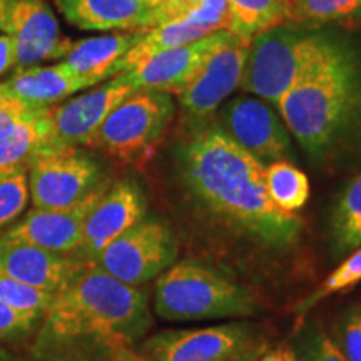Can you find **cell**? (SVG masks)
Returning <instances> with one entry per match:
<instances>
[{
  "instance_id": "obj_1",
  "label": "cell",
  "mask_w": 361,
  "mask_h": 361,
  "mask_svg": "<svg viewBox=\"0 0 361 361\" xmlns=\"http://www.w3.org/2000/svg\"><path fill=\"white\" fill-rule=\"evenodd\" d=\"M151 326L146 291L82 269L54 295L30 345L32 361H135Z\"/></svg>"
},
{
  "instance_id": "obj_2",
  "label": "cell",
  "mask_w": 361,
  "mask_h": 361,
  "mask_svg": "<svg viewBox=\"0 0 361 361\" xmlns=\"http://www.w3.org/2000/svg\"><path fill=\"white\" fill-rule=\"evenodd\" d=\"M184 186L221 223L269 247H288L303 221L273 204L264 186V162L209 126L179 151Z\"/></svg>"
},
{
  "instance_id": "obj_3",
  "label": "cell",
  "mask_w": 361,
  "mask_h": 361,
  "mask_svg": "<svg viewBox=\"0 0 361 361\" xmlns=\"http://www.w3.org/2000/svg\"><path fill=\"white\" fill-rule=\"evenodd\" d=\"M276 107L308 156L326 161L361 126V52L350 40L326 34Z\"/></svg>"
},
{
  "instance_id": "obj_4",
  "label": "cell",
  "mask_w": 361,
  "mask_h": 361,
  "mask_svg": "<svg viewBox=\"0 0 361 361\" xmlns=\"http://www.w3.org/2000/svg\"><path fill=\"white\" fill-rule=\"evenodd\" d=\"M246 288L194 261H180L157 276L154 311L166 322L246 318L258 313Z\"/></svg>"
},
{
  "instance_id": "obj_5",
  "label": "cell",
  "mask_w": 361,
  "mask_h": 361,
  "mask_svg": "<svg viewBox=\"0 0 361 361\" xmlns=\"http://www.w3.org/2000/svg\"><path fill=\"white\" fill-rule=\"evenodd\" d=\"M326 34L295 22H284L259 34L247 44L239 89L278 106L318 54Z\"/></svg>"
},
{
  "instance_id": "obj_6",
  "label": "cell",
  "mask_w": 361,
  "mask_h": 361,
  "mask_svg": "<svg viewBox=\"0 0 361 361\" xmlns=\"http://www.w3.org/2000/svg\"><path fill=\"white\" fill-rule=\"evenodd\" d=\"M174 117V99L162 90L137 89L104 119L87 146L123 164L137 166L152 156Z\"/></svg>"
},
{
  "instance_id": "obj_7",
  "label": "cell",
  "mask_w": 361,
  "mask_h": 361,
  "mask_svg": "<svg viewBox=\"0 0 361 361\" xmlns=\"http://www.w3.org/2000/svg\"><path fill=\"white\" fill-rule=\"evenodd\" d=\"M102 166L80 147L51 149L27 166V184L34 207L66 209L107 184Z\"/></svg>"
},
{
  "instance_id": "obj_8",
  "label": "cell",
  "mask_w": 361,
  "mask_h": 361,
  "mask_svg": "<svg viewBox=\"0 0 361 361\" xmlns=\"http://www.w3.org/2000/svg\"><path fill=\"white\" fill-rule=\"evenodd\" d=\"M256 331L245 323L162 331L135 346V361H252Z\"/></svg>"
},
{
  "instance_id": "obj_9",
  "label": "cell",
  "mask_w": 361,
  "mask_h": 361,
  "mask_svg": "<svg viewBox=\"0 0 361 361\" xmlns=\"http://www.w3.org/2000/svg\"><path fill=\"white\" fill-rule=\"evenodd\" d=\"M178 245L171 229L156 218H144L114 239L94 266L117 281L141 286L174 264Z\"/></svg>"
},
{
  "instance_id": "obj_10",
  "label": "cell",
  "mask_w": 361,
  "mask_h": 361,
  "mask_svg": "<svg viewBox=\"0 0 361 361\" xmlns=\"http://www.w3.org/2000/svg\"><path fill=\"white\" fill-rule=\"evenodd\" d=\"M0 32L16 45V69L62 59L72 45L47 0H6Z\"/></svg>"
},
{
  "instance_id": "obj_11",
  "label": "cell",
  "mask_w": 361,
  "mask_h": 361,
  "mask_svg": "<svg viewBox=\"0 0 361 361\" xmlns=\"http://www.w3.org/2000/svg\"><path fill=\"white\" fill-rule=\"evenodd\" d=\"M223 130L247 152L264 159L288 161L293 156L291 135L268 102L238 96L224 104Z\"/></svg>"
},
{
  "instance_id": "obj_12",
  "label": "cell",
  "mask_w": 361,
  "mask_h": 361,
  "mask_svg": "<svg viewBox=\"0 0 361 361\" xmlns=\"http://www.w3.org/2000/svg\"><path fill=\"white\" fill-rule=\"evenodd\" d=\"M133 90L123 75H116L89 92L49 107L54 149L87 146L109 112Z\"/></svg>"
},
{
  "instance_id": "obj_13",
  "label": "cell",
  "mask_w": 361,
  "mask_h": 361,
  "mask_svg": "<svg viewBox=\"0 0 361 361\" xmlns=\"http://www.w3.org/2000/svg\"><path fill=\"white\" fill-rule=\"evenodd\" d=\"M147 202L142 189L130 179L111 183L85 221L82 241L74 256L92 264L114 239L142 221Z\"/></svg>"
},
{
  "instance_id": "obj_14",
  "label": "cell",
  "mask_w": 361,
  "mask_h": 361,
  "mask_svg": "<svg viewBox=\"0 0 361 361\" xmlns=\"http://www.w3.org/2000/svg\"><path fill=\"white\" fill-rule=\"evenodd\" d=\"M111 180L90 194L79 204L66 209H39L32 207L17 221L2 229L0 234L13 241L27 243L57 255H75L82 241L85 221Z\"/></svg>"
},
{
  "instance_id": "obj_15",
  "label": "cell",
  "mask_w": 361,
  "mask_h": 361,
  "mask_svg": "<svg viewBox=\"0 0 361 361\" xmlns=\"http://www.w3.org/2000/svg\"><path fill=\"white\" fill-rule=\"evenodd\" d=\"M233 39L234 35L228 30H214L200 40L156 54L119 75H123L134 90L152 89L176 96L207 59Z\"/></svg>"
},
{
  "instance_id": "obj_16",
  "label": "cell",
  "mask_w": 361,
  "mask_h": 361,
  "mask_svg": "<svg viewBox=\"0 0 361 361\" xmlns=\"http://www.w3.org/2000/svg\"><path fill=\"white\" fill-rule=\"evenodd\" d=\"M247 56V44L234 37L204 62L192 79L176 94L188 116L204 121L234 90L239 89Z\"/></svg>"
},
{
  "instance_id": "obj_17",
  "label": "cell",
  "mask_w": 361,
  "mask_h": 361,
  "mask_svg": "<svg viewBox=\"0 0 361 361\" xmlns=\"http://www.w3.org/2000/svg\"><path fill=\"white\" fill-rule=\"evenodd\" d=\"M87 263L0 234V274L56 295Z\"/></svg>"
},
{
  "instance_id": "obj_18",
  "label": "cell",
  "mask_w": 361,
  "mask_h": 361,
  "mask_svg": "<svg viewBox=\"0 0 361 361\" xmlns=\"http://www.w3.org/2000/svg\"><path fill=\"white\" fill-rule=\"evenodd\" d=\"M161 0H56L71 25L92 32H129L157 25Z\"/></svg>"
},
{
  "instance_id": "obj_19",
  "label": "cell",
  "mask_w": 361,
  "mask_h": 361,
  "mask_svg": "<svg viewBox=\"0 0 361 361\" xmlns=\"http://www.w3.org/2000/svg\"><path fill=\"white\" fill-rule=\"evenodd\" d=\"M84 89H90V85L62 62L16 69L11 78L0 82V92L4 96L16 99L32 109H49Z\"/></svg>"
},
{
  "instance_id": "obj_20",
  "label": "cell",
  "mask_w": 361,
  "mask_h": 361,
  "mask_svg": "<svg viewBox=\"0 0 361 361\" xmlns=\"http://www.w3.org/2000/svg\"><path fill=\"white\" fill-rule=\"evenodd\" d=\"M147 29L129 30V32H109L99 37H90L72 42L69 52L62 57L71 72L84 79L90 87L116 78V67Z\"/></svg>"
},
{
  "instance_id": "obj_21",
  "label": "cell",
  "mask_w": 361,
  "mask_h": 361,
  "mask_svg": "<svg viewBox=\"0 0 361 361\" xmlns=\"http://www.w3.org/2000/svg\"><path fill=\"white\" fill-rule=\"evenodd\" d=\"M54 149L49 109H30L0 130V171L27 169L39 154Z\"/></svg>"
},
{
  "instance_id": "obj_22",
  "label": "cell",
  "mask_w": 361,
  "mask_h": 361,
  "mask_svg": "<svg viewBox=\"0 0 361 361\" xmlns=\"http://www.w3.org/2000/svg\"><path fill=\"white\" fill-rule=\"evenodd\" d=\"M229 20L226 30L243 42L288 22L291 0H226Z\"/></svg>"
},
{
  "instance_id": "obj_23",
  "label": "cell",
  "mask_w": 361,
  "mask_h": 361,
  "mask_svg": "<svg viewBox=\"0 0 361 361\" xmlns=\"http://www.w3.org/2000/svg\"><path fill=\"white\" fill-rule=\"evenodd\" d=\"M211 30L202 29V27L188 25V24H174V22H166V24H157L146 30V34L139 39L126 56L121 59L116 67V75L133 69L139 62L156 56V54L171 51V49L180 47V45L194 42L206 37Z\"/></svg>"
},
{
  "instance_id": "obj_24",
  "label": "cell",
  "mask_w": 361,
  "mask_h": 361,
  "mask_svg": "<svg viewBox=\"0 0 361 361\" xmlns=\"http://www.w3.org/2000/svg\"><path fill=\"white\" fill-rule=\"evenodd\" d=\"M264 186L273 204L284 213L298 214L308 202L310 179L290 161L264 164Z\"/></svg>"
},
{
  "instance_id": "obj_25",
  "label": "cell",
  "mask_w": 361,
  "mask_h": 361,
  "mask_svg": "<svg viewBox=\"0 0 361 361\" xmlns=\"http://www.w3.org/2000/svg\"><path fill=\"white\" fill-rule=\"evenodd\" d=\"M331 238L338 255L361 246V173L338 196L331 214Z\"/></svg>"
},
{
  "instance_id": "obj_26",
  "label": "cell",
  "mask_w": 361,
  "mask_h": 361,
  "mask_svg": "<svg viewBox=\"0 0 361 361\" xmlns=\"http://www.w3.org/2000/svg\"><path fill=\"white\" fill-rule=\"evenodd\" d=\"M229 20L226 0H161L157 8V24L174 22L202 27L211 30H226Z\"/></svg>"
},
{
  "instance_id": "obj_27",
  "label": "cell",
  "mask_w": 361,
  "mask_h": 361,
  "mask_svg": "<svg viewBox=\"0 0 361 361\" xmlns=\"http://www.w3.org/2000/svg\"><path fill=\"white\" fill-rule=\"evenodd\" d=\"M361 19V0H291L288 22L319 29Z\"/></svg>"
},
{
  "instance_id": "obj_28",
  "label": "cell",
  "mask_w": 361,
  "mask_h": 361,
  "mask_svg": "<svg viewBox=\"0 0 361 361\" xmlns=\"http://www.w3.org/2000/svg\"><path fill=\"white\" fill-rule=\"evenodd\" d=\"M361 283V246L351 251L343 263L333 271L329 276L318 286L316 290L305 298L300 305L296 306L298 316H305L314 308L319 301L326 298L338 295V293L348 291Z\"/></svg>"
},
{
  "instance_id": "obj_29",
  "label": "cell",
  "mask_w": 361,
  "mask_h": 361,
  "mask_svg": "<svg viewBox=\"0 0 361 361\" xmlns=\"http://www.w3.org/2000/svg\"><path fill=\"white\" fill-rule=\"evenodd\" d=\"M52 298V293L39 290V288L30 286V284L0 274V301L11 306L12 310L19 311V313L42 319Z\"/></svg>"
},
{
  "instance_id": "obj_30",
  "label": "cell",
  "mask_w": 361,
  "mask_h": 361,
  "mask_svg": "<svg viewBox=\"0 0 361 361\" xmlns=\"http://www.w3.org/2000/svg\"><path fill=\"white\" fill-rule=\"evenodd\" d=\"M29 201L27 169H17L0 179V231L20 218Z\"/></svg>"
},
{
  "instance_id": "obj_31",
  "label": "cell",
  "mask_w": 361,
  "mask_h": 361,
  "mask_svg": "<svg viewBox=\"0 0 361 361\" xmlns=\"http://www.w3.org/2000/svg\"><path fill=\"white\" fill-rule=\"evenodd\" d=\"M295 355L298 361H346L333 336L314 328L301 333Z\"/></svg>"
},
{
  "instance_id": "obj_32",
  "label": "cell",
  "mask_w": 361,
  "mask_h": 361,
  "mask_svg": "<svg viewBox=\"0 0 361 361\" xmlns=\"http://www.w3.org/2000/svg\"><path fill=\"white\" fill-rule=\"evenodd\" d=\"M40 323V318L12 310L0 301V343L22 345L32 338Z\"/></svg>"
},
{
  "instance_id": "obj_33",
  "label": "cell",
  "mask_w": 361,
  "mask_h": 361,
  "mask_svg": "<svg viewBox=\"0 0 361 361\" xmlns=\"http://www.w3.org/2000/svg\"><path fill=\"white\" fill-rule=\"evenodd\" d=\"M346 361H361V306H350L341 314L333 338Z\"/></svg>"
},
{
  "instance_id": "obj_34",
  "label": "cell",
  "mask_w": 361,
  "mask_h": 361,
  "mask_svg": "<svg viewBox=\"0 0 361 361\" xmlns=\"http://www.w3.org/2000/svg\"><path fill=\"white\" fill-rule=\"evenodd\" d=\"M32 107H27L24 104H20L16 99L4 96L0 92V130L6 126L13 123L16 119H19L20 116H24L25 112H29Z\"/></svg>"
},
{
  "instance_id": "obj_35",
  "label": "cell",
  "mask_w": 361,
  "mask_h": 361,
  "mask_svg": "<svg viewBox=\"0 0 361 361\" xmlns=\"http://www.w3.org/2000/svg\"><path fill=\"white\" fill-rule=\"evenodd\" d=\"M16 45H13L12 39L8 35L0 34V78H4L8 71L16 69Z\"/></svg>"
},
{
  "instance_id": "obj_36",
  "label": "cell",
  "mask_w": 361,
  "mask_h": 361,
  "mask_svg": "<svg viewBox=\"0 0 361 361\" xmlns=\"http://www.w3.org/2000/svg\"><path fill=\"white\" fill-rule=\"evenodd\" d=\"M259 361H284V350L283 348L268 350L263 356H261Z\"/></svg>"
},
{
  "instance_id": "obj_37",
  "label": "cell",
  "mask_w": 361,
  "mask_h": 361,
  "mask_svg": "<svg viewBox=\"0 0 361 361\" xmlns=\"http://www.w3.org/2000/svg\"><path fill=\"white\" fill-rule=\"evenodd\" d=\"M0 361H24V360L19 358L17 355H13L11 350L4 348L2 343H0Z\"/></svg>"
},
{
  "instance_id": "obj_38",
  "label": "cell",
  "mask_w": 361,
  "mask_h": 361,
  "mask_svg": "<svg viewBox=\"0 0 361 361\" xmlns=\"http://www.w3.org/2000/svg\"><path fill=\"white\" fill-rule=\"evenodd\" d=\"M284 361H298L295 351H293L290 346H284Z\"/></svg>"
},
{
  "instance_id": "obj_39",
  "label": "cell",
  "mask_w": 361,
  "mask_h": 361,
  "mask_svg": "<svg viewBox=\"0 0 361 361\" xmlns=\"http://www.w3.org/2000/svg\"><path fill=\"white\" fill-rule=\"evenodd\" d=\"M4 7H6V0H0V22H2V16H4Z\"/></svg>"
},
{
  "instance_id": "obj_40",
  "label": "cell",
  "mask_w": 361,
  "mask_h": 361,
  "mask_svg": "<svg viewBox=\"0 0 361 361\" xmlns=\"http://www.w3.org/2000/svg\"><path fill=\"white\" fill-rule=\"evenodd\" d=\"M7 174H11V173H2V171H0V179H2L4 176H7Z\"/></svg>"
}]
</instances>
